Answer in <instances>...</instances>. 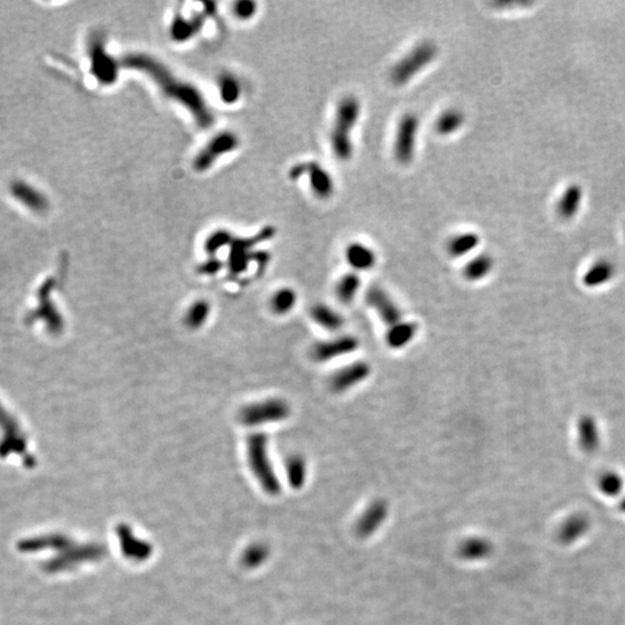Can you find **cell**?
<instances>
[{
  "instance_id": "cell-1",
  "label": "cell",
  "mask_w": 625,
  "mask_h": 625,
  "mask_svg": "<svg viewBox=\"0 0 625 625\" xmlns=\"http://www.w3.org/2000/svg\"><path fill=\"white\" fill-rule=\"evenodd\" d=\"M126 66L143 71L148 73V77L156 81V85L161 88L166 96L174 98L180 103H183L193 113L198 124L202 126H210L212 124V116L210 109L206 107L205 101L202 96L188 83H182L173 76L163 65L154 59L144 55H132L126 57Z\"/></svg>"
},
{
  "instance_id": "cell-2",
  "label": "cell",
  "mask_w": 625,
  "mask_h": 625,
  "mask_svg": "<svg viewBox=\"0 0 625 625\" xmlns=\"http://www.w3.org/2000/svg\"><path fill=\"white\" fill-rule=\"evenodd\" d=\"M362 111V102L355 96H343L336 106L329 141L335 158L340 163H349L355 156L353 131Z\"/></svg>"
},
{
  "instance_id": "cell-3",
  "label": "cell",
  "mask_w": 625,
  "mask_h": 625,
  "mask_svg": "<svg viewBox=\"0 0 625 625\" xmlns=\"http://www.w3.org/2000/svg\"><path fill=\"white\" fill-rule=\"evenodd\" d=\"M438 46L433 41H422L409 50L390 70V81L394 86H405L422 73L438 57Z\"/></svg>"
},
{
  "instance_id": "cell-4",
  "label": "cell",
  "mask_w": 625,
  "mask_h": 625,
  "mask_svg": "<svg viewBox=\"0 0 625 625\" xmlns=\"http://www.w3.org/2000/svg\"><path fill=\"white\" fill-rule=\"evenodd\" d=\"M420 120L415 113H407L401 117L396 128L392 153L402 166L410 165L416 158Z\"/></svg>"
},
{
  "instance_id": "cell-5",
  "label": "cell",
  "mask_w": 625,
  "mask_h": 625,
  "mask_svg": "<svg viewBox=\"0 0 625 625\" xmlns=\"http://www.w3.org/2000/svg\"><path fill=\"white\" fill-rule=\"evenodd\" d=\"M304 175H307L310 190L316 198L328 200L334 196L336 191L334 178L328 169H325L321 163L316 161H307L293 166L290 171V178L292 180H298Z\"/></svg>"
},
{
  "instance_id": "cell-6",
  "label": "cell",
  "mask_w": 625,
  "mask_h": 625,
  "mask_svg": "<svg viewBox=\"0 0 625 625\" xmlns=\"http://www.w3.org/2000/svg\"><path fill=\"white\" fill-rule=\"evenodd\" d=\"M290 414L291 410L288 402L280 399H270L247 405L240 412V420L245 425L258 426L282 422Z\"/></svg>"
},
{
  "instance_id": "cell-7",
  "label": "cell",
  "mask_w": 625,
  "mask_h": 625,
  "mask_svg": "<svg viewBox=\"0 0 625 625\" xmlns=\"http://www.w3.org/2000/svg\"><path fill=\"white\" fill-rule=\"evenodd\" d=\"M268 437L264 433H254L248 440L249 459L254 466L255 472H258L264 481V484L270 490H278V481L270 467L268 459Z\"/></svg>"
},
{
  "instance_id": "cell-8",
  "label": "cell",
  "mask_w": 625,
  "mask_h": 625,
  "mask_svg": "<svg viewBox=\"0 0 625 625\" xmlns=\"http://www.w3.org/2000/svg\"><path fill=\"white\" fill-rule=\"evenodd\" d=\"M368 306L372 307L381 321L388 327L397 325L402 322V312L399 305L396 304L390 293L377 285L368 288L365 295Z\"/></svg>"
},
{
  "instance_id": "cell-9",
  "label": "cell",
  "mask_w": 625,
  "mask_h": 625,
  "mask_svg": "<svg viewBox=\"0 0 625 625\" xmlns=\"http://www.w3.org/2000/svg\"><path fill=\"white\" fill-rule=\"evenodd\" d=\"M358 347L359 340L355 336L343 335L331 340L317 342L312 347V358L317 362H327L355 352Z\"/></svg>"
},
{
  "instance_id": "cell-10",
  "label": "cell",
  "mask_w": 625,
  "mask_h": 625,
  "mask_svg": "<svg viewBox=\"0 0 625 625\" xmlns=\"http://www.w3.org/2000/svg\"><path fill=\"white\" fill-rule=\"evenodd\" d=\"M390 514V505L386 500L377 499L366 507L355 524V532L359 539H368L385 524Z\"/></svg>"
},
{
  "instance_id": "cell-11",
  "label": "cell",
  "mask_w": 625,
  "mask_h": 625,
  "mask_svg": "<svg viewBox=\"0 0 625 625\" xmlns=\"http://www.w3.org/2000/svg\"><path fill=\"white\" fill-rule=\"evenodd\" d=\"M371 366L364 360L353 362L335 372L330 377V388L332 392H345L364 382L371 375Z\"/></svg>"
},
{
  "instance_id": "cell-12",
  "label": "cell",
  "mask_w": 625,
  "mask_h": 625,
  "mask_svg": "<svg viewBox=\"0 0 625 625\" xmlns=\"http://www.w3.org/2000/svg\"><path fill=\"white\" fill-rule=\"evenodd\" d=\"M238 145V139L232 133H224L217 136L210 144L206 145L204 150L198 154L195 161V168L200 172L210 168V166L215 160L226 152L233 150Z\"/></svg>"
},
{
  "instance_id": "cell-13",
  "label": "cell",
  "mask_w": 625,
  "mask_h": 625,
  "mask_svg": "<svg viewBox=\"0 0 625 625\" xmlns=\"http://www.w3.org/2000/svg\"><path fill=\"white\" fill-rule=\"evenodd\" d=\"M9 191H11L13 198H16L18 202L21 203L22 205L29 208L31 211L41 213L49 208V202H48V198L44 196V193H41L34 186H31L26 181L19 180V181L12 182L11 187H9Z\"/></svg>"
},
{
  "instance_id": "cell-14",
  "label": "cell",
  "mask_w": 625,
  "mask_h": 625,
  "mask_svg": "<svg viewBox=\"0 0 625 625\" xmlns=\"http://www.w3.org/2000/svg\"><path fill=\"white\" fill-rule=\"evenodd\" d=\"M345 260L356 271H368L377 264V254L362 243H352L345 249Z\"/></svg>"
},
{
  "instance_id": "cell-15",
  "label": "cell",
  "mask_w": 625,
  "mask_h": 625,
  "mask_svg": "<svg viewBox=\"0 0 625 625\" xmlns=\"http://www.w3.org/2000/svg\"><path fill=\"white\" fill-rule=\"evenodd\" d=\"M91 55L94 73L103 83H113L116 79L117 66L113 64L111 57L104 51L103 46L96 40L91 44Z\"/></svg>"
},
{
  "instance_id": "cell-16",
  "label": "cell",
  "mask_w": 625,
  "mask_h": 625,
  "mask_svg": "<svg viewBox=\"0 0 625 625\" xmlns=\"http://www.w3.org/2000/svg\"><path fill=\"white\" fill-rule=\"evenodd\" d=\"M494 552L492 543L484 537H470L460 543L457 556L466 562H479L490 557Z\"/></svg>"
},
{
  "instance_id": "cell-17",
  "label": "cell",
  "mask_w": 625,
  "mask_h": 625,
  "mask_svg": "<svg viewBox=\"0 0 625 625\" xmlns=\"http://www.w3.org/2000/svg\"><path fill=\"white\" fill-rule=\"evenodd\" d=\"M466 123V115L459 108L451 107L439 113L435 122V132L442 137L455 135Z\"/></svg>"
},
{
  "instance_id": "cell-18",
  "label": "cell",
  "mask_w": 625,
  "mask_h": 625,
  "mask_svg": "<svg viewBox=\"0 0 625 625\" xmlns=\"http://www.w3.org/2000/svg\"><path fill=\"white\" fill-rule=\"evenodd\" d=\"M580 447L586 452H594L600 444V430L596 420L591 416L580 418L576 426Z\"/></svg>"
},
{
  "instance_id": "cell-19",
  "label": "cell",
  "mask_w": 625,
  "mask_h": 625,
  "mask_svg": "<svg viewBox=\"0 0 625 625\" xmlns=\"http://www.w3.org/2000/svg\"><path fill=\"white\" fill-rule=\"evenodd\" d=\"M417 330L418 327L414 322L402 321L397 325H392L386 334L388 347L394 350L407 347L416 337Z\"/></svg>"
},
{
  "instance_id": "cell-20",
  "label": "cell",
  "mask_w": 625,
  "mask_h": 625,
  "mask_svg": "<svg viewBox=\"0 0 625 625\" xmlns=\"http://www.w3.org/2000/svg\"><path fill=\"white\" fill-rule=\"evenodd\" d=\"M481 243V238L474 232H464L451 238L447 243V253L452 258H459L474 252Z\"/></svg>"
},
{
  "instance_id": "cell-21",
  "label": "cell",
  "mask_w": 625,
  "mask_h": 625,
  "mask_svg": "<svg viewBox=\"0 0 625 625\" xmlns=\"http://www.w3.org/2000/svg\"><path fill=\"white\" fill-rule=\"evenodd\" d=\"M494 267V260L491 255L479 254L464 265L463 276L469 282H478L489 276Z\"/></svg>"
},
{
  "instance_id": "cell-22",
  "label": "cell",
  "mask_w": 625,
  "mask_h": 625,
  "mask_svg": "<svg viewBox=\"0 0 625 625\" xmlns=\"http://www.w3.org/2000/svg\"><path fill=\"white\" fill-rule=\"evenodd\" d=\"M614 275L615 268L609 260H599L586 271L582 282L587 288H599L609 283Z\"/></svg>"
},
{
  "instance_id": "cell-23",
  "label": "cell",
  "mask_w": 625,
  "mask_h": 625,
  "mask_svg": "<svg viewBox=\"0 0 625 625\" xmlns=\"http://www.w3.org/2000/svg\"><path fill=\"white\" fill-rule=\"evenodd\" d=\"M310 316L320 327L329 331L340 330L344 325V319L340 312L325 304L314 305L310 310Z\"/></svg>"
},
{
  "instance_id": "cell-24",
  "label": "cell",
  "mask_w": 625,
  "mask_h": 625,
  "mask_svg": "<svg viewBox=\"0 0 625 625\" xmlns=\"http://www.w3.org/2000/svg\"><path fill=\"white\" fill-rule=\"evenodd\" d=\"M360 285H362V280L357 273H345L344 276L340 277L337 285H336V290H335L336 297L340 303L350 304L355 300Z\"/></svg>"
},
{
  "instance_id": "cell-25",
  "label": "cell",
  "mask_w": 625,
  "mask_h": 625,
  "mask_svg": "<svg viewBox=\"0 0 625 625\" xmlns=\"http://www.w3.org/2000/svg\"><path fill=\"white\" fill-rule=\"evenodd\" d=\"M582 191L578 186L569 188L558 203V212L562 217L572 218L579 210Z\"/></svg>"
},
{
  "instance_id": "cell-26",
  "label": "cell",
  "mask_w": 625,
  "mask_h": 625,
  "mask_svg": "<svg viewBox=\"0 0 625 625\" xmlns=\"http://www.w3.org/2000/svg\"><path fill=\"white\" fill-rule=\"evenodd\" d=\"M253 241H238L234 243L233 250L230 258V269L235 275L243 273L248 265L249 249L252 247Z\"/></svg>"
},
{
  "instance_id": "cell-27",
  "label": "cell",
  "mask_w": 625,
  "mask_h": 625,
  "mask_svg": "<svg viewBox=\"0 0 625 625\" xmlns=\"http://www.w3.org/2000/svg\"><path fill=\"white\" fill-rule=\"evenodd\" d=\"M297 303V295L292 288H282L275 293L271 299V307L273 312L279 315H284L286 312H291Z\"/></svg>"
},
{
  "instance_id": "cell-28",
  "label": "cell",
  "mask_w": 625,
  "mask_h": 625,
  "mask_svg": "<svg viewBox=\"0 0 625 625\" xmlns=\"http://www.w3.org/2000/svg\"><path fill=\"white\" fill-rule=\"evenodd\" d=\"M210 314V306L205 301H196L191 305L186 315V323L191 329H197L202 327L208 320Z\"/></svg>"
},
{
  "instance_id": "cell-29",
  "label": "cell",
  "mask_w": 625,
  "mask_h": 625,
  "mask_svg": "<svg viewBox=\"0 0 625 625\" xmlns=\"http://www.w3.org/2000/svg\"><path fill=\"white\" fill-rule=\"evenodd\" d=\"M306 462L299 455L290 457L288 461V476L290 483L295 487L304 485L306 479Z\"/></svg>"
},
{
  "instance_id": "cell-30",
  "label": "cell",
  "mask_w": 625,
  "mask_h": 625,
  "mask_svg": "<svg viewBox=\"0 0 625 625\" xmlns=\"http://www.w3.org/2000/svg\"><path fill=\"white\" fill-rule=\"evenodd\" d=\"M622 479L617 474H604L600 479V487L604 494H616L622 487Z\"/></svg>"
},
{
  "instance_id": "cell-31",
  "label": "cell",
  "mask_w": 625,
  "mask_h": 625,
  "mask_svg": "<svg viewBox=\"0 0 625 625\" xmlns=\"http://www.w3.org/2000/svg\"><path fill=\"white\" fill-rule=\"evenodd\" d=\"M221 94L226 101H233L239 96L238 83L232 78L226 77L221 81Z\"/></svg>"
},
{
  "instance_id": "cell-32",
  "label": "cell",
  "mask_w": 625,
  "mask_h": 625,
  "mask_svg": "<svg viewBox=\"0 0 625 625\" xmlns=\"http://www.w3.org/2000/svg\"><path fill=\"white\" fill-rule=\"evenodd\" d=\"M230 234L224 233V232H219V233L212 235L206 243V252H217L218 249H220L223 245L230 243Z\"/></svg>"
},
{
  "instance_id": "cell-33",
  "label": "cell",
  "mask_w": 625,
  "mask_h": 625,
  "mask_svg": "<svg viewBox=\"0 0 625 625\" xmlns=\"http://www.w3.org/2000/svg\"><path fill=\"white\" fill-rule=\"evenodd\" d=\"M254 4L245 1V3H240L236 7V13L243 18H248L254 13Z\"/></svg>"
},
{
  "instance_id": "cell-34",
  "label": "cell",
  "mask_w": 625,
  "mask_h": 625,
  "mask_svg": "<svg viewBox=\"0 0 625 625\" xmlns=\"http://www.w3.org/2000/svg\"><path fill=\"white\" fill-rule=\"evenodd\" d=\"M221 264L218 260H208V263L202 268V273H215L218 270L220 269Z\"/></svg>"
}]
</instances>
